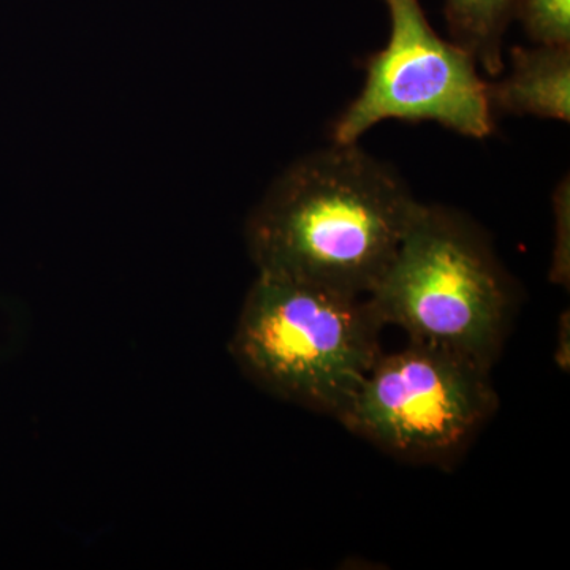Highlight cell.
<instances>
[{
    "mask_svg": "<svg viewBox=\"0 0 570 570\" xmlns=\"http://www.w3.org/2000/svg\"><path fill=\"white\" fill-rule=\"evenodd\" d=\"M570 322L569 313L566 311L561 316L560 332H558V351H557V363L561 367V371L568 373L570 363Z\"/></svg>",
    "mask_w": 570,
    "mask_h": 570,
    "instance_id": "10",
    "label": "cell"
},
{
    "mask_svg": "<svg viewBox=\"0 0 570 570\" xmlns=\"http://www.w3.org/2000/svg\"><path fill=\"white\" fill-rule=\"evenodd\" d=\"M515 18L532 43L570 45V0H517Z\"/></svg>",
    "mask_w": 570,
    "mask_h": 570,
    "instance_id": "8",
    "label": "cell"
},
{
    "mask_svg": "<svg viewBox=\"0 0 570 570\" xmlns=\"http://www.w3.org/2000/svg\"><path fill=\"white\" fill-rule=\"evenodd\" d=\"M382 326L366 296L258 273L230 352L266 392L337 419L382 355Z\"/></svg>",
    "mask_w": 570,
    "mask_h": 570,
    "instance_id": "2",
    "label": "cell"
},
{
    "mask_svg": "<svg viewBox=\"0 0 570 570\" xmlns=\"http://www.w3.org/2000/svg\"><path fill=\"white\" fill-rule=\"evenodd\" d=\"M509 62L501 80L489 82L487 88L493 115L569 122L570 45L515 47L510 50Z\"/></svg>",
    "mask_w": 570,
    "mask_h": 570,
    "instance_id": "6",
    "label": "cell"
},
{
    "mask_svg": "<svg viewBox=\"0 0 570 570\" xmlns=\"http://www.w3.org/2000/svg\"><path fill=\"white\" fill-rule=\"evenodd\" d=\"M396 171L358 142L292 164L250 214L258 273L367 296L422 212Z\"/></svg>",
    "mask_w": 570,
    "mask_h": 570,
    "instance_id": "1",
    "label": "cell"
},
{
    "mask_svg": "<svg viewBox=\"0 0 570 570\" xmlns=\"http://www.w3.org/2000/svg\"><path fill=\"white\" fill-rule=\"evenodd\" d=\"M382 325L411 341L493 362L509 314V292L489 247L463 220L423 205L400 249L366 296Z\"/></svg>",
    "mask_w": 570,
    "mask_h": 570,
    "instance_id": "3",
    "label": "cell"
},
{
    "mask_svg": "<svg viewBox=\"0 0 570 570\" xmlns=\"http://www.w3.org/2000/svg\"><path fill=\"white\" fill-rule=\"evenodd\" d=\"M490 365L478 356L411 341L379 356L337 420L395 455L448 459L498 406Z\"/></svg>",
    "mask_w": 570,
    "mask_h": 570,
    "instance_id": "4",
    "label": "cell"
},
{
    "mask_svg": "<svg viewBox=\"0 0 570 570\" xmlns=\"http://www.w3.org/2000/svg\"><path fill=\"white\" fill-rule=\"evenodd\" d=\"M554 247L551 254V283L569 287L570 281V183L561 179L553 193Z\"/></svg>",
    "mask_w": 570,
    "mask_h": 570,
    "instance_id": "9",
    "label": "cell"
},
{
    "mask_svg": "<svg viewBox=\"0 0 570 570\" xmlns=\"http://www.w3.org/2000/svg\"><path fill=\"white\" fill-rule=\"evenodd\" d=\"M517 0H444L453 41L471 52L480 69L498 77L505 69L504 36Z\"/></svg>",
    "mask_w": 570,
    "mask_h": 570,
    "instance_id": "7",
    "label": "cell"
},
{
    "mask_svg": "<svg viewBox=\"0 0 570 570\" xmlns=\"http://www.w3.org/2000/svg\"><path fill=\"white\" fill-rule=\"evenodd\" d=\"M390 17L384 50L366 62L362 91L333 126V142L348 145L379 122H436L469 138L494 130L489 82L480 77L471 52L442 39L420 0H382Z\"/></svg>",
    "mask_w": 570,
    "mask_h": 570,
    "instance_id": "5",
    "label": "cell"
}]
</instances>
